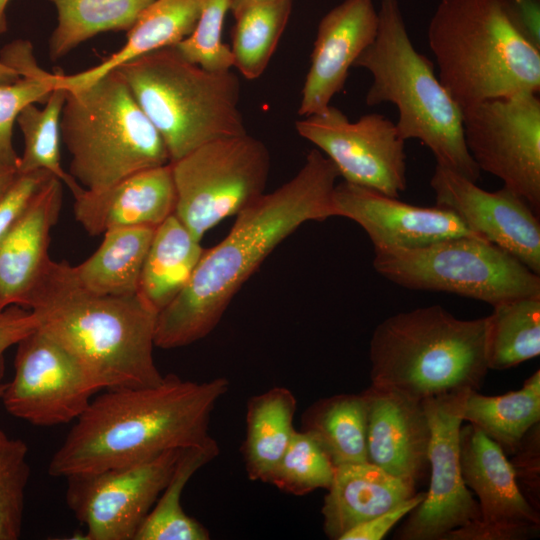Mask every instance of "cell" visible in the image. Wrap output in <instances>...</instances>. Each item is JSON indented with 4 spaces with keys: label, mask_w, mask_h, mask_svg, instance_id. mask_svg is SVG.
<instances>
[{
    "label": "cell",
    "mask_w": 540,
    "mask_h": 540,
    "mask_svg": "<svg viewBox=\"0 0 540 540\" xmlns=\"http://www.w3.org/2000/svg\"><path fill=\"white\" fill-rule=\"evenodd\" d=\"M230 1V11L232 13H235L242 7L256 3V2H262V1H268V0H229Z\"/></svg>",
    "instance_id": "obj_47"
},
{
    "label": "cell",
    "mask_w": 540,
    "mask_h": 540,
    "mask_svg": "<svg viewBox=\"0 0 540 540\" xmlns=\"http://www.w3.org/2000/svg\"><path fill=\"white\" fill-rule=\"evenodd\" d=\"M18 175L16 167L0 161V195L12 184Z\"/></svg>",
    "instance_id": "obj_44"
},
{
    "label": "cell",
    "mask_w": 540,
    "mask_h": 540,
    "mask_svg": "<svg viewBox=\"0 0 540 540\" xmlns=\"http://www.w3.org/2000/svg\"><path fill=\"white\" fill-rule=\"evenodd\" d=\"M65 98L66 89L55 87L43 109L29 104L19 113L16 122L23 133L24 150L18 172L48 171L75 195L83 187L61 165L60 118Z\"/></svg>",
    "instance_id": "obj_35"
},
{
    "label": "cell",
    "mask_w": 540,
    "mask_h": 540,
    "mask_svg": "<svg viewBox=\"0 0 540 540\" xmlns=\"http://www.w3.org/2000/svg\"><path fill=\"white\" fill-rule=\"evenodd\" d=\"M62 184L50 176L0 240V310L26 308L51 260L50 233L62 208Z\"/></svg>",
    "instance_id": "obj_22"
},
{
    "label": "cell",
    "mask_w": 540,
    "mask_h": 540,
    "mask_svg": "<svg viewBox=\"0 0 540 540\" xmlns=\"http://www.w3.org/2000/svg\"><path fill=\"white\" fill-rule=\"evenodd\" d=\"M76 221L91 236L124 227L156 228L174 214L171 164L132 174L101 190L73 195Z\"/></svg>",
    "instance_id": "obj_21"
},
{
    "label": "cell",
    "mask_w": 540,
    "mask_h": 540,
    "mask_svg": "<svg viewBox=\"0 0 540 540\" xmlns=\"http://www.w3.org/2000/svg\"><path fill=\"white\" fill-rule=\"evenodd\" d=\"M0 60L21 75L15 82L0 84V161L18 169L20 156L13 146L14 123L27 105L47 101L56 87V74L37 65L28 41L17 40L7 45Z\"/></svg>",
    "instance_id": "obj_33"
},
{
    "label": "cell",
    "mask_w": 540,
    "mask_h": 540,
    "mask_svg": "<svg viewBox=\"0 0 540 540\" xmlns=\"http://www.w3.org/2000/svg\"><path fill=\"white\" fill-rule=\"evenodd\" d=\"M295 128L333 163L343 181L394 198L406 190L405 140L386 116L368 113L350 121L329 105L297 120Z\"/></svg>",
    "instance_id": "obj_13"
},
{
    "label": "cell",
    "mask_w": 540,
    "mask_h": 540,
    "mask_svg": "<svg viewBox=\"0 0 540 540\" xmlns=\"http://www.w3.org/2000/svg\"><path fill=\"white\" fill-rule=\"evenodd\" d=\"M378 20L375 40L353 65L372 76L366 104L392 103L398 111L395 125L405 141L419 140L437 164L477 183L481 171L464 141L462 109L432 62L414 47L399 1L381 0Z\"/></svg>",
    "instance_id": "obj_4"
},
{
    "label": "cell",
    "mask_w": 540,
    "mask_h": 540,
    "mask_svg": "<svg viewBox=\"0 0 540 540\" xmlns=\"http://www.w3.org/2000/svg\"><path fill=\"white\" fill-rule=\"evenodd\" d=\"M516 30L540 50V0H501Z\"/></svg>",
    "instance_id": "obj_43"
},
{
    "label": "cell",
    "mask_w": 540,
    "mask_h": 540,
    "mask_svg": "<svg viewBox=\"0 0 540 540\" xmlns=\"http://www.w3.org/2000/svg\"><path fill=\"white\" fill-rule=\"evenodd\" d=\"M378 10L372 0H344L320 20L298 113L323 112L345 86L349 69L375 40Z\"/></svg>",
    "instance_id": "obj_19"
},
{
    "label": "cell",
    "mask_w": 540,
    "mask_h": 540,
    "mask_svg": "<svg viewBox=\"0 0 540 540\" xmlns=\"http://www.w3.org/2000/svg\"><path fill=\"white\" fill-rule=\"evenodd\" d=\"M487 316L486 361L489 369L505 370L540 354V295L492 306Z\"/></svg>",
    "instance_id": "obj_32"
},
{
    "label": "cell",
    "mask_w": 540,
    "mask_h": 540,
    "mask_svg": "<svg viewBox=\"0 0 540 540\" xmlns=\"http://www.w3.org/2000/svg\"><path fill=\"white\" fill-rule=\"evenodd\" d=\"M137 104L160 134L174 162L215 139L247 133L241 86L231 70L211 72L183 58L174 46L117 68Z\"/></svg>",
    "instance_id": "obj_7"
},
{
    "label": "cell",
    "mask_w": 540,
    "mask_h": 540,
    "mask_svg": "<svg viewBox=\"0 0 540 540\" xmlns=\"http://www.w3.org/2000/svg\"><path fill=\"white\" fill-rule=\"evenodd\" d=\"M170 164L174 214L201 241L264 194L270 154L261 140L245 133L207 142Z\"/></svg>",
    "instance_id": "obj_10"
},
{
    "label": "cell",
    "mask_w": 540,
    "mask_h": 540,
    "mask_svg": "<svg viewBox=\"0 0 540 540\" xmlns=\"http://www.w3.org/2000/svg\"><path fill=\"white\" fill-rule=\"evenodd\" d=\"M28 447L0 428V540L21 536L25 490L29 482Z\"/></svg>",
    "instance_id": "obj_37"
},
{
    "label": "cell",
    "mask_w": 540,
    "mask_h": 540,
    "mask_svg": "<svg viewBox=\"0 0 540 540\" xmlns=\"http://www.w3.org/2000/svg\"><path fill=\"white\" fill-rule=\"evenodd\" d=\"M296 408L295 395L282 386L272 387L248 400L241 450L250 480L268 482L296 430L293 426Z\"/></svg>",
    "instance_id": "obj_27"
},
{
    "label": "cell",
    "mask_w": 540,
    "mask_h": 540,
    "mask_svg": "<svg viewBox=\"0 0 540 540\" xmlns=\"http://www.w3.org/2000/svg\"><path fill=\"white\" fill-rule=\"evenodd\" d=\"M229 385L224 377L194 382L168 374L154 386L107 389L75 420L48 473L67 478L200 445Z\"/></svg>",
    "instance_id": "obj_2"
},
{
    "label": "cell",
    "mask_w": 540,
    "mask_h": 540,
    "mask_svg": "<svg viewBox=\"0 0 540 540\" xmlns=\"http://www.w3.org/2000/svg\"><path fill=\"white\" fill-rule=\"evenodd\" d=\"M426 492H418L398 506L375 518L363 522L348 532L340 540H381L388 532L425 498Z\"/></svg>",
    "instance_id": "obj_41"
},
{
    "label": "cell",
    "mask_w": 540,
    "mask_h": 540,
    "mask_svg": "<svg viewBox=\"0 0 540 540\" xmlns=\"http://www.w3.org/2000/svg\"><path fill=\"white\" fill-rule=\"evenodd\" d=\"M57 24L49 39L52 61L106 31H128L154 0H48Z\"/></svg>",
    "instance_id": "obj_31"
},
{
    "label": "cell",
    "mask_w": 540,
    "mask_h": 540,
    "mask_svg": "<svg viewBox=\"0 0 540 540\" xmlns=\"http://www.w3.org/2000/svg\"><path fill=\"white\" fill-rule=\"evenodd\" d=\"M470 391L422 401L431 429L430 485L424 500L408 514L396 532V539L445 540L450 532L479 520L478 502L462 479L459 457L463 408Z\"/></svg>",
    "instance_id": "obj_15"
},
{
    "label": "cell",
    "mask_w": 540,
    "mask_h": 540,
    "mask_svg": "<svg viewBox=\"0 0 540 540\" xmlns=\"http://www.w3.org/2000/svg\"><path fill=\"white\" fill-rule=\"evenodd\" d=\"M366 402L361 393H341L311 404L301 430L321 446L334 466L367 462Z\"/></svg>",
    "instance_id": "obj_28"
},
{
    "label": "cell",
    "mask_w": 540,
    "mask_h": 540,
    "mask_svg": "<svg viewBox=\"0 0 540 540\" xmlns=\"http://www.w3.org/2000/svg\"><path fill=\"white\" fill-rule=\"evenodd\" d=\"M377 273L403 288L459 295L495 305L540 295V275L477 236H458L419 248L374 249Z\"/></svg>",
    "instance_id": "obj_9"
},
{
    "label": "cell",
    "mask_w": 540,
    "mask_h": 540,
    "mask_svg": "<svg viewBox=\"0 0 540 540\" xmlns=\"http://www.w3.org/2000/svg\"><path fill=\"white\" fill-rule=\"evenodd\" d=\"M39 326L35 314L20 306L12 305L0 310V383L4 374V354L13 345Z\"/></svg>",
    "instance_id": "obj_42"
},
{
    "label": "cell",
    "mask_w": 540,
    "mask_h": 540,
    "mask_svg": "<svg viewBox=\"0 0 540 540\" xmlns=\"http://www.w3.org/2000/svg\"><path fill=\"white\" fill-rule=\"evenodd\" d=\"M464 141L480 171L503 182L539 215L538 93L493 98L462 109Z\"/></svg>",
    "instance_id": "obj_11"
},
{
    "label": "cell",
    "mask_w": 540,
    "mask_h": 540,
    "mask_svg": "<svg viewBox=\"0 0 540 540\" xmlns=\"http://www.w3.org/2000/svg\"><path fill=\"white\" fill-rule=\"evenodd\" d=\"M16 346L14 376L0 398L12 416L36 426L66 424L102 390L83 363L41 329Z\"/></svg>",
    "instance_id": "obj_12"
},
{
    "label": "cell",
    "mask_w": 540,
    "mask_h": 540,
    "mask_svg": "<svg viewBox=\"0 0 540 540\" xmlns=\"http://www.w3.org/2000/svg\"><path fill=\"white\" fill-rule=\"evenodd\" d=\"M26 308L38 328L73 353L102 389L162 381L153 357L158 313L138 293H92L79 285L70 264L51 259Z\"/></svg>",
    "instance_id": "obj_3"
},
{
    "label": "cell",
    "mask_w": 540,
    "mask_h": 540,
    "mask_svg": "<svg viewBox=\"0 0 540 540\" xmlns=\"http://www.w3.org/2000/svg\"><path fill=\"white\" fill-rule=\"evenodd\" d=\"M50 176L52 174L45 170L18 172L12 184L0 195V240Z\"/></svg>",
    "instance_id": "obj_40"
},
{
    "label": "cell",
    "mask_w": 540,
    "mask_h": 540,
    "mask_svg": "<svg viewBox=\"0 0 540 540\" xmlns=\"http://www.w3.org/2000/svg\"><path fill=\"white\" fill-rule=\"evenodd\" d=\"M202 0H154L127 31L125 45L102 63L73 75L56 74V87H85L122 64L142 55L175 46L193 31Z\"/></svg>",
    "instance_id": "obj_24"
},
{
    "label": "cell",
    "mask_w": 540,
    "mask_h": 540,
    "mask_svg": "<svg viewBox=\"0 0 540 540\" xmlns=\"http://www.w3.org/2000/svg\"><path fill=\"white\" fill-rule=\"evenodd\" d=\"M293 0H268L246 5L233 13L231 51L234 67L254 80L268 66L291 14Z\"/></svg>",
    "instance_id": "obj_34"
},
{
    "label": "cell",
    "mask_w": 540,
    "mask_h": 540,
    "mask_svg": "<svg viewBox=\"0 0 540 540\" xmlns=\"http://www.w3.org/2000/svg\"><path fill=\"white\" fill-rule=\"evenodd\" d=\"M487 317L459 319L440 305L394 314L373 331L371 384L412 399L476 390L489 370Z\"/></svg>",
    "instance_id": "obj_6"
},
{
    "label": "cell",
    "mask_w": 540,
    "mask_h": 540,
    "mask_svg": "<svg viewBox=\"0 0 540 540\" xmlns=\"http://www.w3.org/2000/svg\"><path fill=\"white\" fill-rule=\"evenodd\" d=\"M366 402L367 462L416 489L428 463L431 429L422 401L371 384Z\"/></svg>",
    "instance_id": "obj_20"
},
{
    "label": "cell",
    "mask_w": 540,
    "mask_h": 540,
    "mask_svg": "<svg viewBox=\"0 0 540 540\" xmlns=\"http://www.w3.org/2000/svg\"><path fill=\"white\" fill-rule=\"evenodd\" d=\"M461 475L479 502V520L445 540H524L538 536L540 514L523 495L502 448L471 423L459 433Z\"/></svg>",
    "instance_id": "obj_16"
},
{
    "label": "cell",
    "mask_w": 540,
    "mask_h": 540,
    "mask_svg": "<svg viewBox=\"0 0 540 540\" xmlns=\"http://www.w3.org/2000/svg\"><path fill=\"white\" fill-rule=\"evenodd\" d=\"M229 0H202L198 21L189 36L174 47L187 61L211 72L234 67L231 47L222 41Z\"/></svg>",
    "instance_id": "obj_38"
},
{
    "label": "cell",
    "mask_w": 540,
    "mask_h": 540,
    "mask_svg": "<svg viewBox=\"0 0 540 540\" xmlns=\"http://www.w3.org/2000/svg\"><path fill=\"white\" fill-rule=\"evenodd\" d=\"M333 163L312 149L299 171L237 215L228 235L205 249L181 292L158 312L155 346L190 345L214 330L233 297L270 253L302 224L336 216Z\"/></svg>",
    "instance_id": "obj_1"
},
{
    "label": "cell",
    "mask_w": 540,
    "mask_h": 540,
    "mask_svg": "<svg viewBox=\"0 0 540 540\" xmlns=\"http://www.w3.org/2000/svg\"><path fill=\"white\" fill-rule=\"evenodd\" d=\"M220 452L209 437L200 445L183 448L172 474L155 505L139 527L134 540H208V530L185 513L181 496L191 477Z\"/></svg>",
    "instance_id": "obj_29"
},
{
    "label": "cell",
    "mask_w": 540,
    "mask_h": 540,
    "mask_svg": "<svg viewBox=\"0 0 540 540\" xmlns=\"http://www.w3.org/2000/svg\"><path fill=\"white\" fill-rule=\"evenodd\" d=\"M540 425L532 426L522 438L510 461L516 481L527 500L539 510Z\"/></svg>",
    "instance_id": "obj_39"
},
{
    "label": "cell",
    "mask_w": 540,
    "mask_h": 540,
    "mask_svg": "<svg viewBox=\"0 0 540 540\" xmlns=\"http://www.w3.org/2000/svg\"><path fill=\"white\" fill-rule=\"evenodd\" d=\"M332 200L336 216L361 226L374 249L419 248L452 237H480L449 209L408 204L345 181L335 185Z\"/></svg>",
    "instance_id": "obj_18"
},
{
    "label": "cell",
    "mask_w": 540,
    "mask_h": 540,
    "mask_svg": "<svg viewBox=\"0 0 540 540\" xmlns=\"http://www.w3.org/2000/svg\"><path fill=\"white\" fill-rule=\"evenodd\" d=\"M436 205L449 209L474 233L505 250L540 275L538 214L514 191L489 192L436 164L430 180Z\"/></svg>",
    "instance_id": "obj_17"
},
{
    "label": "cell",
    "mask_w": 540,
    "mask_h": 540,
    "mask_svg": "<svg viewBox=\"0 0 540 540\" xmlns=\"http://www.w3.org/2000/svg\"><path fill=\"white\" fill-rule=\"evenodd\" d=\"M334 473V464L313 437L295 430L268 483L283 492L303 496L316 489H328Z\"/></svg>",
    "instance_id": "obj_36"
},
{
    "label": "cell",
    "mask_w": 540,
    "mask_h": 540,
    "mask_svg": "<svg viewBox=\"0 0 540 540\" xmlns=\"http://www.w3.org/2000/svg\"><path fill=\"white\" fill-rule=\"evenodd\" d=\"M204 250L200 241L172 214L154 230L138 294L158 313L185 287Z\"/></svg>",
    "instance_id": "obj_25"
},
{
    "label": "cell",
    "mask_w": 540,
    "mask_h": 540,
    "mask_svg": "<svg viewBox=\"0 0 540 540\" xmlns=\"http://www.w3.org/2000/svg\"><path fill=\"white\" fill-rule=\"evenodd\" d=\"M60 133L71 155L68 173L86 190L170 163L160 134L117 69L85 87L66 89Z\"/></svg>",
    "instance_id": "obj_8"
},
{
    "label": "cell",
    "mask_w": 540,
    "mask_h": 540,
    "mask_svg": "<svg viewBox=\"0 0 540 540\" xmlns=\"http://www.w3.org/2000/svg\"><path fill=\"white\" fill-rule=\"evenodd\" d=\"M5 385L6 384L0 383V398L2 396V393H3L4 389H5Z\"/></svg>",
    "instance_id": "obj_48"
},
{
    "label": "cell",
    "mask_w": 540,
    "mask_h": 540,
    "mask_svg": "<svg viewBox=\"0 0 540 540\" xmlns=\"http://www.w3.org/2000/svg\"><path fill=\"white\" fill-rule=\"evenodd\" d=\"M19 78L20 74L15 69L0 60V84L12 83Z\"/></svg>",
    "instance_id": "obj_45"
},
{
    "label": "cell",
    "mask_w": 540,
    "mask_h": 540,
    "mask_svg": "<svg viewBox=\"0 0 540 540\" xmlns=\"http://www.w3.org/2000/svg\"><path fill=\"white\" fill-rule=\"evenodd\" d=\"M10 0H0V36L7 30L6 9Z\"/></svg>",
    "instance_id": "obj_46"
},
{
    "label": "cell",
    "mask_w": 540,
    "mask_h": 540,
    "mask_svg": "<svg viewBox=\"0 0 540 540\" xmlns=\"http://www.w3.org/2000/svg\"><path fill=\"white\" fill-rule=\"evenodd\" d=\"M154 230L141 226L105 232L98 249L81 264L72 266L79 285L98 295L137 294Z\"/></svg>",
    "instance_id": "obj_26"
},
{
    "label": "cell",
    "mask_w": 540,
    "mask_h": 540,
    "mask_svg": "<svg viewBox=\"0 0 540 540\" xmlns=\"http://www.w3.org/2000/svg\"><path fill=\"white\" fill-rule=\"evenodd\" d=\"M427 37L437 76L461 109L540 91V50L516 30L501 0H440Z\"/></svg>",
    "instance_id": "obj_5"
},
{
    "label": "cell",
    "mask_w": 540,
    "mask_h": 540,
    "mask_svg": "<svg viewBox=\"0 0 540 540\" xmlns=\"http://www.w3.org/2000/svg\"><path fill=\"white\" fill-rule=\"evenodd\" d=\"M324 497L323 529L332 540L355 526L391 510L416 494V489L369 462L335 467Z\"/></svg>",
    "instance_id": "obj_23"
},
{
    "label": "cell",
    "mask_w": 540,
    "mask_h": 540,
    "mask_svg": "<svg viewBox=\"0 0 540 540\" xmlns=\"http://www.w3.org/2000/svg\"><path fill=\"white\" fill-rule=\"evenodd\" d=\"M181 449L145 461L67 477L66 503L84 539L134 540L166 486Z\"/></svg>",
    "instance_id": "obj_14"
},
{
    "label": "cell",
    "mask_w": 540,
    "mask_h": 540,
    "mask_svg": "<svg viewBox=\"0 0 540 540\" xmlns=\"http://www.w3.org/2000/svg\"><path fill=\"white\" fill-rule=\"evenodd\" d=\"M463 422L473 424L513 454L528 430L540 422V370L525 380L521 389L486 396L472 390L466 397Z\"/></svg>",
    "instance_id": "obj_30"
}]
</instances>
